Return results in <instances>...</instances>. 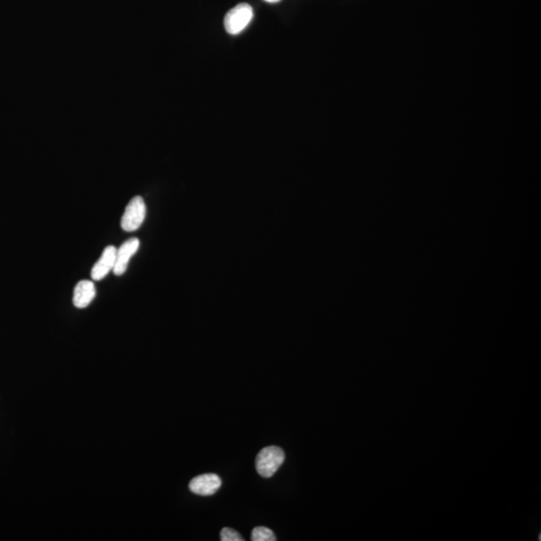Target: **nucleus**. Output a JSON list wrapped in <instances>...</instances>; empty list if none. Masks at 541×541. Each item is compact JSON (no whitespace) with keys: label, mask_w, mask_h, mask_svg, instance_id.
<instances>
[{"label":"nucleus","mask_w":541,"mask_h":541,"mask_svg":"<svg viewBox=\"0 0 541 541\" xmlns=\"http://www.w3.org/2000/svg\"><path fill=\"white\" fill-rule=\"evenodd\" d=\"M285 461V453L277 446L263 448L256 458V469L265 478H270L277 472Z\"/></svg>","instance_id":"f257e3e1"},{"label":"nucleus","mask_w":541,"mask_h":541,"mask_svg":"<svg viewBox=\"0 0 541 541\" xmlns=\"http://www.w3.org/2000/svg\"><path fill=\"white\" fill-rule=\"evenodd\" d=\"M253 17L254 11L250 4H238L232 10H229L224 17V28L230 35H239L250 24Z\"/></svg>","instance_id":"f03ea898"},{"label":"nucleus","mask_w":541,"mask_h":541,"mask_svg":"<svg viewBox=\"0 0 541 541\" xmlns=\"http://www.w3.org/2000/svg\"><path fill=\"white\" fill-rule=\"evenodd\" d=\"M147 214V206L141 197H132L123 213L121 226L125 232H134L143 224Z\"/></svg>","instance_id":"7ed1b4c3"},{"label":"nucleus","mask_w":541,"mask_h":541,"mask_svg":"<svg viewBox=\"0 0 541 541\" xmlns=\"http://www.w3.org/2000/svg\"><path fill=\"white\" fill-rule=\"evenodd\" d=\"M222 486V479L215 473H206L197 476L190 480V490L197 495L211 496L215 495Z\"/></svg>","instance_id":"20e7f679"},{"label":"nucleus","mask_w":541,"mask_h":541,"mask_svg":"<svg viewBox=\"0 0 541 541\" xmlns=\"http://www.w3.org/2000/svg\"><path fill=\"white\" fill-rule=\"evenodd\" d=\"M140 249V241L136 238L125 241V243L116 249V265H114V274L116 276H122L127 272L129 263L134 254Z\"/></svg>","instance_id":"39448f33"},{"label":"nucleus","mask_w":541,"mask_h":541,"mask_svg":"<svg viewBox=\"0 0 541 541\" xmlns=\"http://www.w3.org/2000/svg\"><path fill=\"white\" fill-rule=\"evenodd\" d=\"M116 248L114 246H107L103 250L100 259L91 269V279L100 281L105 279L111 272L114 271L116 265Z\"/></svg>","instance_id":"423d86ee"},{"label":"nucleus","mask_w":541,"mask_h":541,"mask_svg":"<svg viewBox=\"0 0 541 541\" xmlns=\"http://www.w3.org/2000/svg\"><path fill=\"white\" fill-rule=\"evenodd\" d=\"M96 293V286L93 281H80L73 290V305L78 309L87 308L93 302Z\"/></svg>","instance_id":"0eeeda50"},{"label":"nucleus","mask_w":541,"mask_h":541,"mask_svg":"<svg viewBox=\"0 0 541 541\" xmlns=\"http://www.w3.org/2000/svg\"><path fill=\"white\" fill-rule=\"evenodd\" d=\"M251 540L253 541H275L277 538L271 529L260 526L253 529Z\"/></svg>","instance_id":"6e6552de"},{"label":"nucleus","mask_w":541,"mask_h":541,"mask_svg":"<svg viewBox=\"0 0 541 541\" xmlns=\"http://www.w3.org/2000/svg\"><path fill=\"white\" fill-rule=\"evenodd\" d=\"M221 540L222 541H243L244 538H242L241 534L239 532L235 531V529H222L221 531Z\"/></svg>","instance_id":"1a4fd4ad"},{"label":"nucleus","mask_w":541,"mask_h":541,"mask_svg":"<svg viewBox=\"0 0 541 541\" xmlns=\"http://www.w3.org/2000/svg\"><path fill=\"white\" fill-rule=\"evenodd\" d=\"M265 1L269 2V3H276V2H279L280 0H265Z\"/></svg>","instance_id":"9d476101"}]
</instances>
